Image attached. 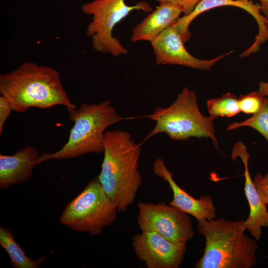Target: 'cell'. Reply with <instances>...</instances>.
<instances>
[{"mask_svg": "<svg viewBox=\"0 0 268 268\" xmlns=\"http://www.w3.org/2000/svg\"><path fill=\"white\" fill-rule=\"evenodd\" d=\"M0 94L18 113L30 108L47 109L57 105L65 107L67 111L76 108L63 87L60 73L31 62L0 74Z\"/></svg>", "mask_w": 268, "mask_h": 268, "instance_id": "obj_1", "label": "cell"}, {"mask_svg": "<svg viewBox=\"0 0 268 268\" xmlns=\"http://www.w3.org/2000/svg\"><path fill=\"white\" fill-rule=\"evenodd\" d=\"M103 153L98 178L118 212H125L134 202L142 184L138 170L140 145L128 132L107 131Z\"/></svg>", "mask_w": 268, "mask_h": 268, "instance_id": "obj_2", "label": "cell"}, {"mask_svg": "<svg viewBox=\"0 0 268 268\" xmlns=\"http://www.w3.org/2000/svg\"><path fill=\"white\" fill-rule=\"evenodd\" d=\"M198 231L205 239L202 257L196 268H251L257 264L258 245L246 233L245 220L223 217L197 220Z\"/></svg>", "mask_w": 268, "mask_h": 268, "instance_id": "obj_3", "label": "cell"}, {"mask_svg": "<svg viewBox=\"0 0 268 268\" xmlns=\"http://www.w3.org/2000/svg\"><path fill=\"white\" fill-rule=\"evenodd\" d=\"M68 112L73 125L67 141L59 150L41 155L37 165L48 160L71 159L103 152L106 129L123 119L109 100L98 104L84 103L78 109L75 108Z\"/></svg>", "mask_w": 268, "mask_h": 268, "instance_id": "obj_4", "label": "cell"}, {"mask_svg": "<svg viewBox=\"0 0 268 268\" xmlns=\"http://www.w3.org/2000/svg\"><path fill=\"white\" fill-rule=\"evenodd\" d=\"M155 126L145 140L164 133L173 140H187L190 137L210 138L218 149L213 124V119L200 111L195 92L184 87L168 107H156L147 116Z\"/></svg>", "mask_w": 268, "mask_h": 268, "instance_id": "obj_5", "label": "cell"}, {"mask_svg": "<svg viewBox=\"0 0 268 268\" xmlns=\"http://www.w3.org/2000/svg\"><path fill=\"white\" fill-rule=\"evenodd\" d=\"M118 210L99 179L91 180L82 191L65 207L60 223L72 230L99 235L115 221Z\"/></svg>", "mask_w": 268, "mask_h": 268, "instance_id": "obj_6", "label": "cell"}, {"mask_svg": "<svg viewBox=\"0 0 268 268\" xmlns=\"http://www.w3.org/2000/svg\"><path fill=\"white\" fill-rule=\"evenodd\" d=\"M134 10L150 12L153 9L143 1L130 5L125 0H93L82 4V12L92 16L86 32L91 39L94 50L115 57L127 54L128 49L113 35V31L118 23Z\"/></svg>", "mask_w": 268, "mask_h": 268, "instance_id": "obj_7", "label": "cell"}, {"mask_svg": "<svg viewBox=\"0 0 268 268\" xmlns=\"http://www.w3.org/2000/svg\"><path fill=\"white\" fill-rule=\"evenodd\" d=\"M137 223L141 231L155 232L168 240L187 243L195 235L192 220L187 213L164 202L139 201Z\"/></svg>", "mask_w": 268, "mask_h": 268, "instance_id": "obj_8", "label": "cell"}, {"mask_svg": "<svg viewBox=\"0 0 268 268\" xmlns=\"http://www.w3.org/2000/svg\"><path fill=\"white\" fill-rule=\"evenodd\" d=\"M132 240L136 256L148 268H178L186 251V243L170 241L154 231H141Z\"/></svg>", "mask_w": 268, "mask_h": 268, "instance_id": "obj_9", "label": "cell"}, {"mask_svg": "<svg viewBox=\"0 0 268 268\" xmlns=\"http://www.w3.org/2000/svg\"><path fill=\"white\" fill-rule=\"evenodd\" d=\"M174 23L150 42L157 65H180L194 69L207 70L219 60L234 52L231 51L210 60L197 58L185 48V43Z\"/></svg>", "mask_w": 268, "mask_h": 268, "instance_id": "obj_10", "label": "cell"}, {"mask_svg": "<svg viewBox=\"0 0 268 268\" xmlns=\"http://www.w3.org/2000/svg\"><path fill=\"white\" fill-rule=\"evenodd\" d=\"M153 172L167 182L173 192V200L168 204L174 206L197 220L216 218V208L209 195H201L196 199L183 190L174 181L173 175L161 158H157L153 164Z\"/></svg>", "mask_w": 268, "mask_h": 268, "instance_id": "obj_11", "label": "cell"}, {"mask_svg": "<svg viewBox=\"0 0 268 268\" xmlns=\"http://www.w3.org/2000/svg\"><path fill=\"white\" fill-rule=\"evenodd\" d=\"M237 157L242 160L245 167L244 191L248 201L250 213L245 220V226L256 241L260 240L263 227H268V211L267 205L263 201L252 180L248 168V160L250 153L247 146L241 141L236 142L233 146L231 158L234 161Z\"/></svg>", "mask_w": 268, "mask_h": 268, "instance_id": "obj_12", "label": "cell"}, {"mask_svg": "<svg viewBox=\"0 0 268 268\" xmlns=\"http://www.w3.org/2000/svg\"><path fill=\"white\" fill-rule=\"evenodd\" d=\"M38 149L27 145L12 155L0 154V189L27 182L39 158Z\"/></svg>", "mask_w": 268, "mask_h": 268, "instance_id": "obj_13", "label": "cell"}, {"mask_svg": "<svg viewBox=\"0 0 268 268\" xmlns=\"http://www.w3.org/2000/svg\"><path fill=\"white\" fill-rule=\"evenodd\" d=\"M223 6H235L246 11L257 22L258 34L263 35L268 33L267 18L261 14L262 6L260 3H254L252 0H202L190 13L179 17L174 23L184 43L190 39L189 27L196 17L205 11Z\"/></svg>", "mask_w": 268, "mask_h": 268, "instance_id": "obj_14", "label": "cell"}, {"mask_svg": "<svg viewBox=\"0 0 268 268\" xmlns=\"http://www.w3.org/2000/svg\"><path fill=\"white\" fill-rule=\"evenodd\" d=\"M182 13L183 9L178 5L168 2L159 3L154 10L134 27L132 41H146L150 43L175 23Z\"/></svg>", "mask_w": 268, "mask_h": 268, "instance_id": "obj_15", "label": "cell"}, {"mask_svg": "<svg viewBox=\"0 0 268 268\" xmlns=\"http://www.w3.org/2000/svg\"><path fill=\"white\" fill-rule=\"evenodd\" d=\"M0 244L8 254L13 268H39L47 257L44 256L34 260L28 257L12 232L2 226L0 227Z\"/></svg>", "mask_w": 268, "mask_h": 268, "instance_id": "obj_16", "label": "cell"}, {"mask_svg": "<svg viewBox=\"0 0 268 268\" xmlns=\"http://www.w3.org/2000/svg\"><path fill=\"white\" fill-rule=\"evenodd\" d=\"M206 105L209 116L213 119L219 117L230 118L241 112L238 98L229 92L219 97L207 100Z\"/></svg>", "mask_w": 268, "mask_h": 268, "instance_id": "obj_17", "label": "cell"}, {"mask_svg": "<svg viewBox=\"0 0 268 268\" xmlns=\"http://www.w3.org/2000/svg\"><path fill=\"white\" fill-rule=\"evenodd\" d=\"M251 127L262 134L268 142V98L266 97L262 109L250 118L240 122L228 125L227 131L237 129L242 127Z\"/></svg>", "mask_w": 268, "mask_h": 268, "instance_id": "obj_18", "label": "cell"}, {"mask_svg": "<svg viewBox=\"0 0 268 268\" xmlns=\"http://www.w3.org/2000/svg\"><path fill=\"white\" fill-rule=\"evenodd\" d=\"M266 97L259 90L247 95H242L238 98L239 106L241 112L247 114L254 115L259 112L263 108Z\"/></svg>", "mask_w": 268, "mask_h": 268, "instance_id": "obj_19", "label": "cell"}, {"mask_svg": "<svg viewBox=\"0 0 268 268\" xmlns=\"http://www.w3.org/2000/svg\"><path fill=\"white\" fill-rule=\"evenodd\" d=\"M253 183L264 203L268 205V173L263 175L257 173L254 177Z\"/></svg>", "mask_w": 268, "mask_h": 268, "instance_id": "obj_20", "label": "cell"}, {"mask_svg": "<svg viewBox=\"0 0 268 268\" xmlns=\"http://www.w3.org/2000/svg\"><path fill=\"white\" fill-rule=\"evenodd\" d=\"M13 111L9 101L3 96H0V135L2 133L4 124Z\"/></svg>", "mask_w": 268, "mask_h": 268, "instance_id": "obj_21", "label": "cell"}, {"mask_svg": "<svg viewBox=\"0 0 268 268\" xmlns=\"http://www.w3.org/2000/svg\"><path fill=\"white\" fill-rule=\"evenodd\" d=\"M158 3L168 2L180 6L184 15L190 13L202 0H156Z\"/></svg>", "mask_w": 268, "mask_h": 268, "instance_id": "obj_22", "label": "cell"}, {"mask_svg": "<svg viewBox=\"0 0 268 268\" xmlns=\"http://www.w3.org/2000/svg\"><path fill=\"white\" fill-rule=\"evenodd\" d=\"M260 92L265 97H268V81H261L259 84Z\"/></svg>", "mask_w": 268, "mask_h": 268, "instance_id": "obj_23", "label": "cell"}, {"mask_svg": "<svg viewBox=\"0 0 268 268\" xmlns=\"http://www.w3.org/2000/svg\"><path fill=\"white\" fill-rule=\"evenodd\" d=\"M262 6V12L265 15L268 14V0H260Z\"/></svg>", "mask_w": 268, "mask_h": 268, "instance_id": "obj_24", "label": "cell"}, {"mask_svg": "<svg viewBox=\"0 0 268 268\" xmlns=\"http://www.w3.org/2000/svg\"><path fill=\"white\" fill-rule=\"evenodd\" d=\"M267 18V25L268 27V14L265 15Z\"/></svg>", "mask_w": 268, "mask_h": 268, "instance_id": "obj_25", "label": "cell"}]
</instances>
